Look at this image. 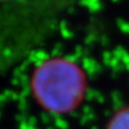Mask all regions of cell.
<instances>
[{"instance_id":"obj_1","label":"cell","mask_w":129,"mask_h":129,"mask_svg":"<svg viewBox=\"0 0 129 129\" xmlns=\"http://www.w3.org/2000/svg\"><path fill=\"white\" fill-rule=\"evenodd\" d=\"M33 99L44 111L68 114L76 111L87 93V77L77 62L64 57L42 60L31 75Z\"/></svg>"},{"instance_id":"obj_2","label":"cell","mask_w":129,"mask_h":129,"mask_svg":"<svg viewBox=\"0 0 129 129\" xmlns=\"http://www.w3.org/2000/svg\"><path fill=\"white\" fill-rule=\"evenodd\" d=\"M105 129H129V104L114 112Z\"/></svg>"}]
</instances>
